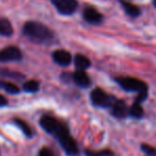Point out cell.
Returning a JSON list of instances; mask_svg holds the SVG:
<instances>
[{
    "label": "cell",
    "instance_id": "6da1fadb",
    "mask_svg": "<svg viewBox=\"0 0 156 156\" xmlns=\"http://www.w3.org/2000/svg\"><path fill=\"white\" fill-rule=\"evenodd\" d=\"M39 124L45 132L52 135L58 141L67 156H79L80 150L76 141L71 136L69 127L66 123L53 116L45 115L41 118Z\"/></svg>",
    "mask_w": 156,
    "mask_h": 156
},
{
    "label": "cell",
    "instance_id": "7a4b0ae2",
    "mask_svg": "<svg viewBox=\"0 0 156 156\" xmlns=\"http://www.w3.org/2000/svg\"><path fill=\"white\" fill-rule=\"evenodd\" d=\"M23 33L30 41L36 44H49L54 38V33L47 26L37 21L26 23L23 28Z\"/></svg>",
    "mask_w": 156,
    "mask_h": 156
},
{
    "label": "cell",
    "instance_id": "3957f363",
    "mask_svg": "<svg viewBox=\"0 0 156 156\" xmlns=\"http://www.w3.org/2000/svg\"><path fill=\"white\" fill-rule=\"evenodd\" d=\"M115 81L125 91H131V93L137 94L149 91L148 85L144 81L139 80V79L132 78V76H119V78H116Z\"/></svg>",
    "mask_w": 156,
    "mask_h": 156
},
{
    "label": "cell",
    "instance_id": "277c9868",
    "mask_svg": "<svg viewBox=\"0 0 156 156\" xmlns=\"http://www.w3.org/2000/svg\"><path fill=\"white\" fill-rule=\"evenodd\" d=\"M90 101L94 106L100 108H111L112 105L116 101V98L108 94L102 88H94L90 93Z\"/></svg>",
    "mask_w": 156,
    "mask_h": 156
},
{
    "label": "cell",
    "instance_id": "5b68a950",
    "mask_svg": "<svg viewBox=\"0 0 156 156\" xmlns=\"http://www.w3.org/2000/svg\"><path fill=\"white\" fill-rule=\"evenodd\" d=\"M58 12L62 15H71L78 9L76 0H51Z\"/></svg>",
    "mask_w": 156,
    "mask_h": 156
},
{
    "label": "cell",
    "instance_id": "8992f818",
    "mask_svg": "<svg viewBox=\"0 0 156 156\" xmlns=\"http://www.w3.org/2000/svg\"><path fill=\"white\" fill-rule=\"evenodd\" d=\"M23 58V53L20 49L15 46H10L0 51V62H18Z\"/></svg>",
    "mask_w": 156,
    "mask_h": 156
},
{
    "label": "cell",
    "instance_id": "52a82bcc",
    "mask_svg": "<svg viewBox=\"0 0 156 156\" xmlns=\"http://www.w3.org/2000/svg\"><path fill=\"white\" fill-rule=\"evenodd\" d=\"M109 109H111V114L113 115V117L117 118V119H125V118L129 117V106L124 100L116 99V101Z\"/></svg>",
    "mask_w": 156,
    "mask_h": 156
},
{
    "label": "cell",
    "instance_id": "ba28073f",
    "mask_svg": "<svg viewBox=\"0 0 156 156\" xmlns=\"http://www.w3.org/2000/svg\"><path fill=\"white\" fill-rule=\"evenodd\" d=\"M72 80L81 88H87L91 85V80L88 74L85 72V70H76L72 74Z\"/></svg>",
    "mask_w": 156,
    "mask_h": 156
},
{
    "label": "cell",
    "instance_id": "9c48e42d",
    "mask_svg": "<svg viewBox=\"0 0 156 156\" xmlns=\"http://www.w3.org/2000/svg\"><path fill=\"white\" fill-rule=\"evenodd\" d=\"M83 17H84V19L87 23H93V25L100 23L103 20L102 14L94 8H91V6L85 8V10L83 11Z\"/></svg>",
    "mask_w": 156,
    "mask_h": 156
},
{
    "label": "cell",
    "instance_id": "30bf717a",
    "mask_svg": "<svg viewBox=\"0 0 156 156\" xmlns=\"http://www.w3.org/2000/svg\"><path fill=\"white\" fill-rule=\"evenodd\" d=\"M52 58H53L54 63L62 66V67L69 66L72 61L71 54L68 51H66V50H56V51H54L52 53Z\"/></svg>",
    "mask_w": 156,
    "mask_h": 156
},
{
    "label": "cell",
    "instance_id": "8fae6325",
    "mask_svg": "<svg viewBox=\"0 0 156 156\" xmlns=\"http://www.w3.org/2000/svg\"><path fill=\"white\" fill-rule=\"evenodd\" d=\"M144 116V111L141 106V103L134 101L133 104L129 106V117L133 118V119L139 120L142 119Z\"/></svg>",
    "mask_w": 156,
    "mask_h": 156
},
{
    "label": "cell",
    "instance_id": "7c38bea8",
    "mask_svg": "<svg viewBox=\"0 0 156 156\" xmlns=\"http://www.w3.org/2000/svg\"><path fill=\"white\" fill-rule=\"evenodd\" d=\"M74 65H76V69L79 70H86L90 67L91 63L87 56L83 55V54H76L74 56Z\"/></svg>",
    "mask_w": 156,
    "mask_h": 156
},
{
    "label": "cell",
    "instance_id": "4fadbf2b",
    "mask_svg": "<svg viewBox=\"0 0 156 156\" xmlns=\"http://www.w3.org/2000/svg\"><path fill=\"white\" fill-rule=\"evenodd\" d=\"M122 6H123L125 13L131 17H138L140 15V9L137 5L131 3L129 1L122 2Z\"/></svg>",
    "mask_w": 156,
    "mask_h": 156
},
{
    "label": "cell",
    "instance_id": "5bb4252c",
    "mask_svg": "<svg viewBox=\"0 0 156 156\" xmlns=\"http://www.w3.org/2000/svg\"><path fill=\"white\" fill-rule=\"evenodd\" d=\"M13 34V28L11 23L6 18L0 17V35L2 36H11Z\"/></svg>",
    "mask_w": 156,
    "mask_h": 156
},
{
    "label": "cell",
    "instance_id": "9a60e30c",
    "mask_svg": "<svg viewBox=\"0 0 156 156\" xmlns=\"http://www.w3.org/2000/svg\"><path fill=\"white\" fill-rule=\"evenodd\" d=\"M14 122H15V124H16L17 126L20 129V131L23 132V133L25 134V135L27 136L28 138H31L32 137V136H33V132H32L31 127L28 125L27 122L23 121V120H21V119H18V118H15Z\"/></svg>",
    "mask_w": 156,
    "mask_h": 156
},
{
    "label": "cell",
    "instance_id": "2e32d148",
    "mask_svg": "<svg viewBox=\"0 0 156 156\" xmlns=\"http://www.w3.org/2000/svg\"><path fill=\"white\" fill-rule=\"evenodd\" d=\"M0 89H3L4 91L11 94H17L20 91L17 85L11 82H5V81H0Z\"/></svg>",
    "mask_w": 156,
    "mask_h": 156
},
{
    "label": "cell",
    "instance_id": "e0dca14e",
    "mask_svg": "<svg viewBox=\"0 0 156 156\" xmlns=\"http://www.w3.org/2000/svg\"><path fill=\"white\" fill-rule=\"evenodd\" d=\"M0 76H4V78H10V79H15V80H23L25 79V76H23L19 72H14L11 71L9 69H5V68H0Z\"/></svg>",
    "mask_w": 156,
    "mask_h": 156
},
{
    "label": "cell",
    "instance_id": "ac0fdd59",
    "mask_svg": "<svg viewBox=\"0 0 156 156\" xmlns=\"http://www.w3.org/2000/svg\"><path fill=\"white\" fill-rule=\"evenodd\" d=\"M85 156H116L113 151L108 150V149H104V150L100 151H93V150H85L84 152Z\"/></svg>",
    "mask_w": 156,
    "mask_h": 156
},
{
    "label": "cell",
    "instance_id": "d6986e66",
    "mask_svg": "<svg viewBox=\"0 0 156 156\" xmlns=\"http://www.w3.org/2000/svg\"><path fill=\"white\" fill-rule=\"evenodd\" d=\"M23 89L26 93H36L39 89V83L35 80H30L23 84Z\"/></svg>",
    "mask_w": 156,
    "mask_h": 156
},
{
    "label": "cell",
    "instance_id": "ffe728a7",
    "mask_svg": "<svg viewBox=\"0 0 156 156\" xmlns=\"http://www.w3.org/2000/svg\"><path fill=\"white\" fill-rule=\"evenodd\" d=\"M140 150H141L147 156H156V148L150 146V144H142L141 146H140Z\"/></svg>",
    "mask_w": 156,
    "mask_h": 156
},
{
    "label": "cell",
    "instance_id": "44dd1931",
    "mask_svg": "<svg viewBox=\"0 0 156 156\" xmlns=\"http://www.w3.org/2000/svg\"><path fill=\"white\" fill-rule=\"evenodd\" d=\"M37 156H54V154H53V152L50 150V149L43 148V149H41V150H39L38 155H37Z\"/></svg>",
    "mask_w": 156,
    "mask_h": 156
},
{
    "label": "cell",
    "instance_id": "7402d4cb",
    "mask_svg": "<svg viewBox=\"0 0 156 156\" xmlns=\"http://www.w3.org/2000/svg\"><path fill=\"white\" fill-rule=\"evenodd\" d=\"M5 105H8V100H6V98L4 96L0 94V107L5 106Z\"/></svg>",
    "mask_w": 156,
    "mask_h": 156
},
{
    "label": "cell",
    "instance_id": "603a6c76",
    "mask_svg": "<svg viewBox=\"0 0 156 156\" xmlns=\"http://www.w3.org/2000/svg\"><path fill=\"white\" fill-rule=\"evenodd\" d=\"M154 3H155V5H156V0H154Z\"/></svg>",
    "mask_w": 156,
    "mask_h": 156
}]
</instances>
